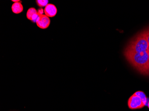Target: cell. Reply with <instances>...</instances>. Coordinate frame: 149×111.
I'll list each match as a JSON object with an SVG mask.
<instances>
[{
    "instance_id": "cell-1",
    "label": "cell",
    "mask_w": 149,
    "mask_h": 111,
    "mask_svg": "<svg viewBox=\"0 0 149 111\" xmlns=\"http://www.w3.org/2000/svg\"><path fill=\"white\" fill-rule=\"evenodd\" d=\"M149 50L136 52L125 48L124 52V55L128 62L139 73L146 76H149Z\"/></svg>"
},
{
    "instance_id": "cell-2",
    "label": "cell",
    "mask_w": 149,
    "mask_h": 111,
    "mask_svg": "<svg viewBox=\"0 0 149 111\" xmlns=\"http://www.w3.org/2000/svg\"><path fill=\"white\" fill-rule=\"evenodd\" d=\"M127 103L128 107L131 110L141 109L146 106L139 97L134 93L128 99Z\"/></svg>"
},
{
    "instance_id": "cell-3",
    "label": "cell",
    "mask_w": 149,
    "mask_h": 111,
    "mask_svg": "<svg viewBox=\"0 0 149 111\" xmlns=\"http://www.w3.org/2000/svg\"><path fill=\"white\" fill-rule=\"evenodd\" d=\"M38 27L42 29H46L49 26L51 23L50 18L46 15L42 14L39 16L36 21Z\"/></svg>"
},
{
    "instance_id": "cell-4",
    "label": "cell",
    "mask_w": 149,
    "mask_h": 111,
    "mask_svg": "<svg viewBox=\"0 0 149 111\" xmlns=\"http://www.w3.org/2000/svg\"><path fill=\"white\" fill-rule=\"evenodd\" d=\"M45 15L48 17H54L56 15L57 9L56 6L52 4H48L44 9Z\"/></svg>"
},
{
    "instance_id": "cell-5",
    "label": "cell",
    "mask_w": 149,
    "mask_h": 111,
    "mask_svg": "<svg viewBox=\"0 0 149 111\" xmlns=\"http://www.w3.org/2000/svg\"><path fill=\"white\" fill-rule=\"evenodd\" d=\"M39 16L38 12L35 8H30L27 12V18L29 20L32 21L33 22H36Z\"/></svg>"
},
{
    "instance_id": "cell-6",
    "label": "cell",
    "mask_w": 149,
    "mask_h": 111,
    "mask_svg": "<svg viewBox=\"0 0 149 111\" xmlns=\"http://www.w3.org/2000/svg\"><path fill=\"white\" fill-rule=\"evenodd\" d=\"M11 9L13 13L18 14L22 12L23 10V7L21 3L17 2L13 4Z\"/></svg>"
},
{
    "instance_id": "cell-7",
    "label": "cell",
    "mask_w": 149,
    "mask_h": 111,
    "mask_svg": "<svg viewBox=\"0 0 149 111\" xmlns=\"http://www.w3.org/2000/svg\"><path fill=\"white\" fill-rule=\"evenodd\" d=\"M134 94L139 97L145 105H147L148 102V98L146 97V95L143 92L141 91H138L135 92Z\"/></svg>"
},
{
    "instance_id": "cell-8",
    "label": "cell",
    "mask_w": 149,
    "mask_h": 111,
    "mask_svg": "<svg viewBox=\"0 0 149 111\" xmlns=\"http://www.w3.org/2000/svg\"><path fill=\"white\" fill-rule=\"evenodd\" d=\"M37 4L38 6L40 7H46L47 5H48V0H37L36 1Z\"/></svg>"
},
{
    "instance_id": "cell-9",
    "label": "cell",
    "mask_w": 149,
    "mask_h": 111,
    "mask_svg": "<svg viewBox=\"0 0 149 111\" xmlns=\"http://www.w3.org/2000/svg\"><path fill=\"white\" fill-rule=\"evenodd\" d=\"M142 32L143 33L144 35L145 38H146L147 42H148L149 45V27Z\"/></svg>"
},
{
    "instance_id": "cell-10",
    "label": "cell",
    "mask_w": 149,
    "mask_h": 111,
    "mask_svg": "<svg viewBox=\"0 0 149 111\" xmlns=\"http://www.w3.org/2000/svg\"><path fill=\"white\" fill-rule=\"evenodd\" d=\"M38 14H39V15H40L43 14L42 13H43V10H42V9H40V10H38Z\"/></svg>"
},
{
    "instance_id": "cell-11",
    "label": "cell",
    "mask_w": 149,
    "mask_h": 111,
    "mask_svg": "<svg viewBox=\"0 0 149 111\" xmlns=\"http://www.w3.org/2000/svg\"><path fill=\"white\" fill-rule=\"evenodd\" d=\"M20 0H12V1L13 2H15V3H17V2H19V1H20Z\"/></svg>"
},
{
    "instance_id": "cell-12",
    "label": "cell",
    "mask_w": 149,
    "mask_h": 111,
    "mask_svg": "<svg viewBox=\"0 0 149 111\" xmlns=\"http://www.w3.org/2000/svg\"><path fill=\"white\" fill-rule=\"evenodd\" d=\"M148 65H149V50L148 52Z\"/></svg>"
},
{
    "instance_id": "cell-13",
    "label": "cell",
    "mask_w": 149,
    "mask_h": 111,
    "mask_svg": "<svg viewBox=\"0 0 149 111\" xmlns=\"http://www.w3.org/2000/svg\"><path fill=\"white\" fill-rule=\"evenodd\" d=\"M147 107H148V108L149 109V101H148V103H147Z\"/></svg>"
}]
</instances>
